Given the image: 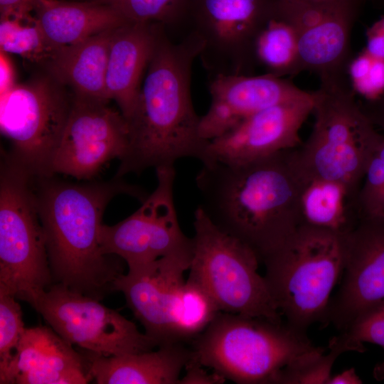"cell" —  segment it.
I'll return each mask as SVG.
<instances>
[{
  "instance_id": "obj_21",
  "label": "cell",
  "mask_w": 384,
  "mask_h": 384,
  "mask_svg": "<svg viewBox=\"0 0 384 384\" xmlns=\"http://www.w3.org/2000/svg\"><path fill=\"white\" fill-rule=\"evenodd\" d=\"M35 13L42 33L56 50L129 23L113 8L99 1L38 0Z\"/></svg>"
},
{
  "instance_id": "obj_38",
  "label": "cell",
  "mask_w": 384,
  "mask_h": 384,
  "mask_svg": "<svg viewBox=\"0 0 384 384\" xmlns=\"http://www.w3.org/2000/svg\"><path fill=\"white\" fill-rule=\"evenodd\" d=\"M373 377L377 380H382L384 379V360L375 366L373 370Z\"/></svg>"
},
{
  "instance_id": "obj_32",
  "label": "cell",
  "mask_w": 384,
  "mask_h": 384,
  "mask_svg": "<svg viewBox=\"0 0 384 384\" xmlns=\"http://www.w3.org/2000/svg\"><path fill=\"white\" fill-rule=\"evenodd\" d=\"M196 358L193 357L185 366L186 374L180 378L179 384H222L226 379L213 371L208 373Z\"/></svg>"
},
{
  "instance_id": "obj_13",
  "label": "cell",
  "mask_w": 384,
  "mask_h": 384,
  "mask_svg": "<svg viewBox=\"0 0 384 384\" xmlns=\"http://www.w3.org/2000/svg\"><path fill=\"white\" fill-rule=\"evenodd\" d=\"M129 144V124L109 100L73 95L72 106L51 164L53 174L90 179Z\"/></svg>"
},
{
  "instance_id": "obj_25",
  "label": "cell",
  "mask_w": 384,
  "mask_h": 384,
  "mask_svg": "<svg viewBox=\"0 0 384 384\" xmlns=\"http://www.w3.org/2000/svg\"><path fill=\"white\" fill-rule=\"evenodd\" d=\"M74 349L51 327L26 328L1 384H14L21 373L47 366L55 357Z\"/></svg>"
},
{
  "instance_id": "obj_6",
  "label": "cell",
  "mask_w": 384,
  "mask_h": 384,
  "mask_svg": "<svg viewBox=\"0 0 384 384\" xmlns=\"http://www.w3.org/2000/svg\"><path fill=\"white\" fill-rule=\"evenodd\" d=\"M262 263L269 291L287 324L304 332L316 322L322 326L343 270L344 235L300 225Z\"/></svg>"
},
{
  "instance_id": "obj_16",
  "label": "cell",
  "mask_w": 384,
  "mask_h": 384,
  "mask_svg": "<svg viewBox=\"0 0 384 384\" xmlns=\"http://www.w3.org/2000/svg\"><path fill=\"white\" fill-rule=\"evenodd\" d=\"M314 91L282 102L246 118L225 134L210 140L213 162L238 164L295 149L302 142L299 130L312 113Z\"/></svg>"
},
{
  "instance_id": "obj_33",
  "label": "cell",
  "mask_w": 384,
  "mask_h": 384,
  "mask_svg": "<svg viewBox=\"0 0 384 384\" xmlns=\"http://www.w3.org/2000/svg\"><path fill=\"white\" fill-rule=\"evenodd\" d=\"M364 50L373 57L384 60V16L367 29Z\"/></svg>"
},
{
  "instance_id": "obj_19",
  "label": "cell",
  "mask_w": 384,
  "mask_h": 384,
  "mask_svg": "<svg viewBox=\"0 0 384 384\" xmlns=\"http://www.w3.org/2000/svg\"><path fill=\"white\" fill-rule=\"evenodd\" d=\"M361 0H343L329 15L298 36L297 74L308 71L321 80L348 77L353 57L352 28Z\"/></svg>"
},
{
  "instance_id": "obj_2",
  "label": "cell",
  "mask_w": 384,
  "mask_h": 384,
  "mask_svg": "<svg viewBox=\"0 0 384 384\" xmlns=\"http://www.w3.org/2000/svg\"><path fill=\"white\" fill-rule=\"evenodd\" d=\"M291 150L252 161L203 165L196 176L202 207L220 230L252 249L262 262L300 225L305 178Z\"/></svg>"
},
{
  "instance_id": "obj_26",
  "label": "cell",
  "mask_w": 384,
  "mask_h": 384,
  "mask_svg": "<svg viewBox=\"0 0 384 384\" xmlns=\"http://www.w3.org/2000/svg\"><path fill=\"white\" fill-rule=\"evenodd\" d=\"M0 50L33 63H46L57 50L46 40L36 16H1Z\"/></svg>"
},
{
  "instance_id": "obj_12",
  "label": "cell",
  "mask_w": 384,
  "mask_h": 384,
  "mask_svg": "<svg viewBox=\"0 0 384 384\" xmlns=\"http://www.w3.org/2000/svg\"><path fill=\"white\" fill-rule=\"evenodd\" d=\"M276 0H191L186 23L202 41L199 55L210 76L254 75L255 45Z\"/></svg>"
},
{
  "instance_id": "obj_1",
  "label": "cell",
  "mask_w": 384,
  "mask_h": 384,
  "mask_svg": "<svg viewBox=\"0 0 384 384\" xmlns=\"http://www.w3.org/2000/svg\"><path fill=\"white\" fill-rule=\"evenodd\" d=\"M202 48L195 33L188 31L174 42L160 25L137 107L128 121L129 146L115 176L174 166L184 158L203 165L213 163L210 141L199 133L201 117L193 108L191 91L193 63Z\"/></svg>"
},
{
  "instance_id": "obj_14",
  "label": "cell",
  "mask_w": 384,
  "mask_h": 384,
  "mask_svg": "<svg viewBox=\"0 0 384 384\" xmlns=\"http://www.w3.org/2000/svg\"><path fill=\"white\" fill-rule=\"evenodd\" d=\"M384 306V218L363 217L344 235L342 281L322 327L343 332L361 316Z\"/></svg>"
},
{
  "instance_id": "obj_39",
  "label": "cell",
  "mask_w": 384,
  "mask_h": 384,
  "mask_svg": "<svg viewBox=\"0 0 384 384\" xmlns=\"http://www.w3.org/2000/svg\"><path fill=\"white\" fill-rule=\"evenodd\" d=\"M279 1H324V0H279Z\"/></svg>"
},
{
  "instance_id": "obj_11",
  "label": "cell",
  "mask_w": 384,
  "mask_h": 384,
  "mask_svg": "<svg viewBox=\"0 0 384 384\" xmlns=\"http://www.w3.org/2000/svg\"><path fill=\"white\" fill-rule=\"evenodd\" d=\"M100 301L53 284L29 304L60 336L72 345L102 356H115L156 348V340Z\"/></svg>"
},
{
  "instance_id": "obj_7",
  "label": "cell",
  "mask_w": 384,
  "mask_h": 384,
  "mask_svg": "<svg viewBox=\"0 0 384 384\" xmlns=\"http://www.w3.org/2000/svg\"><path fill=\"white\" fill-rule=\"evenodd\" d=\"M0 166V294L29 304L53 284L33 176L10 152Z\"/></svg>"
},
{
  "instance_id": "obj_31",
  "label": "cell",
  "mask_w": 384,
  "mask_h": 384,
  "mask_svg": "<svg viewBox=\"0 0 384 384\" xmlns=\"http://www.w3.org/2000/svg\"><path fill=\"white\" fill-rule=\"evenodd\" d=\"M338 336L349 351L364 352L366 342L384 348V306L361 316Z\"/></svg>"
},
{
  "instance_id": "obj_27",
  "label": "cell",
  "mask_w": 384,
  "mask_h": 384,
  "mask_svg": "<svg viewBox=\"0 0 384 384\" xmlns=\"http://www.w3.org/2000/svg\"><path fill=\"white\" fill-rule=\"evenodd\" d=\"M191 0H98L117 11L129 23L175 27L186 23Z\"/></svg>"
},
{
  "instance_id": "obj_18",
  "label": "cell",
  "mask_w": 384,
  "mask_h": 384,
  "mask_svg": "<svg viewBox=\"0 0 384 384\" xmlns=\"http://www.w3.org/2000/svg\"><path fill=\"white\" fill-rule=\"evenodd\" d=\"M160 25L127 23L114 31L105 77L106 98L115 101L127 122L137 107Z\"/></svg>"
},
{
  "instance_id": "obj_23",
  "label": "cell",
  "mask_w": 384,
  "mask_h": 384,
  "mask_svg": "<svg viewBox=\"0 0 384 384\" xmlns=\"http://www.w3.org/2000/svg\"><path fill=\"white\" fill-rule=\"evenodd\" d=\"M359 191L338 181L305 179L299 201L300 225L348 234L361 218Z\"/></svg>"
},
{
  "instance_id": "obj_3",
  "label": "cell",
  "mask_w": 384,
  "mask_h": 384,
  "mask_svg": "<svg viewBox=\"0 0 384 384\" xmlns=\"http://www.w3.org/2000/svg\"><path fill=\"white\" fill-rule=\"evenodd\" d=\"M34 177L36 206L43 229L53 284L101 301L124 274L123 260L105 255L100 244L102 218L110 201L125 194L143 202L148 194L115 176L84 184Z\"/></svg>"
},
{
  "instance_id": "obj_35",
  "label": "cell",
  "mask_w": 384,
  "mask_h": 384,
  "mask_svg": "<svg viewBox=\"0 0 384 384\" xmlns=\"http://www.w3.org/2000/svg\"><path fill=\"white\" fill-rule=\"evenodd\" d=\"M360 104L372 123L384 131V92L374 100Z\"/></svg>"
},
{
  "instance_id": "obj_28",
  "label": "cell",
  "mask_w": 384,
  "mask_h": 384,
  "mask_svg": "<svg viewBox=\"0 0 384 384\" xmlns=\"http://www.w3.org/2000/svg\"><path fill=\"white\" fill-rule=\"evenodd\" d=\"M347 74L355 94L366 100H374L384 92V60L373 57L365 50L352 57Z\"/></svg>"
},
{
  "instance_id": "obj_30",
  "label": "cell",
  "mask_w": 384,
  "mask_h": 384,
  "mask_svg": "<svg viewBox=\"0 0 384 384\" xmlns=\"http://www.w3.org/2000/svg\"><path fill=\"white\" fill-rule=\"evenodd\" d=\"M16 299L0 294V376L9 368L26 329L21 306Z\"/></svg>"
},
{
  "instance_id": "obj_4",
  "label": "cell",
  "mask_w": 384,
  "mask_h": 384,
  "mask_svg": "<svg viewBox=\"0 0 384 384\" xmlns=\"http://www.w3.org/2000/svg\"><path fill=\"white\" fill-rule=\"evenodd\" d=\"M190 347L202 366L239 384H297L326 352L286 321L223 311Z\"/></svg>"
},
{
  "instance_id": "obj_34",
  "label": "cell",
  "mask_w": 384,
  "mask_h": 384,
  "mask_svg": "<svg viewBox=\"0 0 384 384\" xmlns=\"http://www.w3.org/2000/svg\"><path fill=\"white\" fill-rule=\"evenodd\" d=\"M38 0H0L1 16L26 15L35 11Z\"/></svg>"
},
{
  "instance_id": "obj_24",
  "label": "cell",
  "mask_w": 384,
  "mask_h": 384,
  "mask_svg": "<svg viewBox=\"0 0 384 384\" xmlns=\"http://www.w3.org/2000/svg\"><path fill=\"white\" fill-rule=\"evenodd\" d=\"M298 36L287 21L274 14L258 34L255 45L257 66L277 77L297 75Z\"/></svg>"
},
{
  "instance_id": "obj_15",
  "label": "cell",
  "mask_w": 384,
  "mask_h": 384,
  "mask_svg": "<svg viewBox=\"0 0 384 384\" xmlns=\"http://www.w3.org/2000/svg\"><path fill=\"white\" fill-rule=\"evenodd\" d=\"M189 267V264L178 260L163 258L140 272L124 273L114 282V290L123 293L128 307L144 328V333L159 346L182 342L183 273Z\"/></svg>"
},
{
  "instance_id": "obj_8",
  "label": "cell",
  "mask_w": 384,
  "mask_h": 384,
  "mask_svg": "<svg viewBox=\"0 0 384 384\" xmlns=\"http://www.w3.org/2000/svg\"><path fill=\"white\" fill-rule=\"evenodd\" d=\"M193 250L188 279L200 285L220 311L282 322L260 260L238 239L217 227L199 205L194 212Z\"/></svg>"
},
{
  "instance_id": "obj_37",
  "label": "cell",
  "mask_w": 384,
  "mask_h": 384,
  "mask_svg": "<svg viewBox=\"0 0 384 384\" xmlns=\"http://www.w3.org/2000/svg\"><path fill=\"white\" fill-rule=\"evenodd\" d=\"M362 380L356 373L353 368L343 370L342 373L331 377L327 384H360Z\"/></svg>"
},
{
  "instance_id": "obj_20",
  "label": "cell",
  "mask_w": 384,
  "mask_h": 384,
  "mask_svg": "<svg viewBox=\"0 0 384 384\" xmlns=\"http://www.w3.org/2000/svg\"><path fill=\"white\" fill-rule=\"evenodd\" d=\"M185 343H166L156 350L115 356L87 351L90 373L97 384H179L193 355Z\"/></svg>"
},
{
  "instance_id": "obj_17",
  "label": "cell",
  "mask_w": 384,
  "mask_h": 384,
  "mask_svg": "<svg viewBox=\"0 0 384 384\" xmlns=\"http://www.w3.org/2000/svg\"><path fill=\"white\" fill-rule=\"evenodd\" d=\"M208 89L210 105L201 117L199 124L201 137L208 141L262 110L310 93L291 80L266 73L258 75H213Z\"/></svg>"
},
{
  "instance_id": "obj_5",
  "label": "cell",
  "mask_w": 384,
  "mask_h": 384,
  "mask_svg": "<svg viewBox=\"0 0 384 384\" xmlns=\"http://www.w3.org/2000/svg\"><path fill=\"white\" fill-rule=\"evenodd\" d=\"M314 93V124L308 139L291 150L293 162L305 179L360 190L384 135L363 112L348 77L321 80Z\"/></svg>"
},
{
  "instance_id": "obj_10",
  "label": "cell",
  "mask_w": 384,
  "mask_h": 384,
  "mask_svg": "<svg viewBox=\"0 0 384 384\" xmlns=\"http://www.w3.org/2000/svg\"><path fill=\"white\" fill-rule=\"evenodd\" d=\"M156 174L155 189L134 213L115 225L100 228L102 252L120 257L129 273L144 270L163 258L191 262L193 239L182 231L174 203L175 167L156 168Z\"/></svg>"
},
{
  "instance_id": "obj_22",
  "label": "cell",
  "mask_w": 384,
  "mask_h": 384,
  "mask_svg": "<svg viewBox=\"0 0 384 384\" xmlns=\"http://www.w3.org/2000/svg\"><path fill=\"white\" fill-rule=\"evenodd\" d=\"M116 28L58 49L46 65L48 74L75 95L107 100L105 77Z\"/></svg>"
},
{
  "instance_id": "obj_29",
  "label": "cell",
  "mask_w": 384,
  "mask_h": 384,
  "mask_svg": "<svg viewBox=\"0 0 384 384\" xmlns=\"http://www.w3.org/2000/svg\"><path fill=\"white\" fill-rule=\"evenodd\" d=\"M363 182L358 194L361 218H384V138L369 162Z\"/></svg>"
},
{
  "instance_id": "obj_36",
  "label": "cell",
  "mask_w": 384,
  "mask_h": 384,
  "mask_svg": "<svg viewBox=\"0 0 384 384\" xmlns=\"http://www.w3.org/2000/svg\"><path fill=\"white\" fill-rule=\"evenodd\" d=\"M0 95L9 90L15 83V73L9 55L1 51L0 55Z\"/></svg>"
},
{
  "instance_id": "obj_9",
  "label": "cell",
  "mask_w": 384,
  "mask_h": 384,
  "mask_svg": "<svg viewBox=\"0 0 384 384\" xmlns=\"http://www.w3.org/2000/svg\"><path fill=\"white\" fill-rule=\"evenodd\" d=\"M65 87L48 73L0 95L1 132L11 143V155L33 177L53 175V158L72 106Z\"/></svg>"
}]
</instances>
